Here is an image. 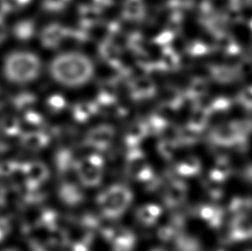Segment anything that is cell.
Returning <instances> with one entry per match:
<instances>
[{
	"instance_id": "1",
	"label": "cell",
	"mask_w": 252,
	"mask_h": 251,
	"mask_svg": "<svg viewBox=\"0 0 252 251\" xmlns=\"http://www.w3.org/2000/svg\"><path fill=\"white\" fill-rule=\"evenodd\" d=\"M53 77L62 85L79 86L92 78L93 66L90 60L79 53H69L55 59L51 66Z\"/></svg>"
},
{
	"instance_id": "2",
	"label": "cell",
	"mask_w": 252,
	"mask_h": 251,
	"mask_svg": "<svg viewBox=\"0 0 252 251\" xmlns=\"http://www.w3.org/2000/svg\"><path fill=\"white\" fill-rule=\"evenodd\" d=\"M187 186L182 182H175L170 185L166 193V203L169 206H176L184 201L187 195Z\"/></svg>"
},
{
	"instance_id": "3",
	"label": "cell",
	"mask_w": 252,
	"mask_h": 251,
	"mask_svg": "<svg viewBox=\"0 0 252 251\" xmlns=\"http://www.w3.org/2000/svg\"><path fill=\"white\" fill-rule=\"evenodd\" d=\"M111 237L116 251H128L133 247L134 243L133 235L126 230H120Z\"/></svg>"
},
{
	"instance_id": "4",
	"label": "cell",
	"mask_w": 252,
	"mask_h": 251,
	"mask_svg": "<svg viewBox=\"0 0 252 251\" xmlns=\"http://www.w3.org/2000/svg\"><path fill=\"white\" fill-rule=\"evenodd\" d=\"M160 214L161 208L157 205H147L138 211V217L140 221L147 225L154 224Z\"/></svg>"
},
{
	"instance_id": "5",
	"label": "cell",
	"mask_w": 252,
	"mask_h": 251,
	"mask_svg": "<svg viewBox=\"0 0 252 251\" xmlns=\"http://www.w3.org/2000/svg\"><path fill=\"white\" fill-rule=\"evenodd\" d=\"M199 164L196 163L195 160H189L186 163H181L177 167V170L179 173L184 176H192L196 174L199 170Z\"/></svg>"
},
{
	"instance_id": "6",
	"label": "cell",
	"mask_w": 252,
	"mask_h": 251,
	"mask_svg": "<svg viewBox=\"0 0 252 251\" xmlns=\"http://www.w3.org/2000/svg\"><path fill=\"white\" fill-rule=\"evenodd\" d=\"M134 177H136L138 180L147 182V180H150L152 177H153V170H151L150 167H148L147 165H144L134 175Z\"/></svg>"
},
{
	"instance_id": "7",
	"label": "cell",
	"mask_w": 252,
	"mask_h": 251,
	"mask_svg": "<svg viewBox=\"0 0 252 251\" xmlns=\"http://www.w3.org/2000/svg\"><path fill=\"white\" fill-rule=\"evenodd\" d=\"M73 251H87V246L85 245V244L77 243L73 247Z\"/></svg>"
},
{
	"instance_id": "8",
	"label": "cell",
	"mask_w": 252,
	"mask_h": 251,
	"mask_svg": "<svg viewBox=\"0 0 252 251\" xmlns=\"http://www.w3.org/2000/svg\"><path fill=\"white\" fill-rule=\"evenodd\" d=\"M160 251V250H155V251Z\"/></svg>"
}]
</instances>
